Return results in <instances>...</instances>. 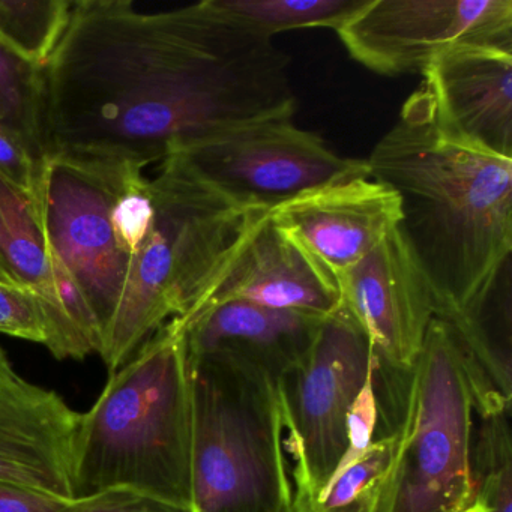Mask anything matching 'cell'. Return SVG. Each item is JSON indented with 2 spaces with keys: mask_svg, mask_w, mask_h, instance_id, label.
Instances as JSON below:
<instances>
[{
  "mask_svg": "<svg viewBox=\"0 0 512 512\" xmlns=\"http://www.w3.org/2000/svg\"><path fill=\"white\" fill-rule=\"evenodd\" d=\"M290 59L203 0L74 2L43 67L47 157L148 167L239 125L295 116Z\"/></svg>",
  "mask_w": 512,
  "mask_h": 512,
  "instance_id": "obj_1",
  "label": "cell"
},
{
  "mask_svg": "<svg viewBox=\"0 0 512 512\" xmlns=\"http://www.w3.org/2000/svg\"><path fill=\"white\" fill-rule=\"evenodd\" d=\"M365 164L400 199L397 230L434 317L470 349L490 347L485 310L512 251V158L452 130L421 85Z\"/></svg>",
  "mask_w": 512,
  "mask_h": 512,
  "instance_id": "obj_2",
  "label": "cell"
},
{
  "mask_svg": "<svg viewBox=\"0 0 512 512\" xmlns=\"http://www.w3.org/2000/svg\"><path fill=\"white\" fill-rule=\"evenodd\" d=\"M76 499L125 488L191 509V385L185 331L158 329L82 413Z\"/></svg>",
  "mask_w": 512,
  "mask_h": 512,
  "instance_id": "obj_3",
  "label": "cell"
},
{
  "mask_svg": "<svg viewBox=\"0 0 512 512\" xmlns=\"http://www.w3.org/2000/svg\"><path fill=\"white\" fill-rule=\"evenodd\" d=\"M149 187L151 230L101 346L110 374L158 329L193 310L245 233L266 214L230 202L182 155L161 161Z\"/></svg>",
  "mask_w": 512,
  "mask_h": 512,
  "instance_id": "obj_4",
  "label": "cell"
},
{
  "mask_svg": "<svg viewBox=\"0 0 512 512\" xmlns=\"http://www.w3.org/2000/svg\"><path fill=\"white\" fill-rule=\"evenodd\" d=\"M191 512H295L280 377L223 355H188Z\"/></svg>",
  "mask_w": 512,
  "mask_h": 512,
  "instance_id": "obj_5",
  "label": "cell"
},
{
  "mask_svg": "<svg viewBox=\"0 0 512 512\" xmlns=\"http://www.w3.org/2000/svg\"><path fill=\"white\" fill-rule=\"evenodd\" d=\"M487 406L472 359L433 317L397 397L391 460L362 512H466L475 505V415Z\"/></svg>",
  "mask_w": 512,
  "mask_h": 512,
  "instance_id": "obj_6",
  "label": "cell"
},
{
  "mask_svg": "<svg viewBox=\"0 0 512 512\" xmlns=\"http://www.w3.org/2000/svg\"><path fill=\"white\" fill-rule=\"evenodd\" d=\"M136 166L140 164L47 157L35 194L50 253L82 290L103 338L133 266L116 223V203Z\"/></svg>",
  "mask_w": 512,
  "mask_h": 512,
  "instance_id": "obj_7",
  "label": "cell"
},
{
  "mask_svg": "<svg viewBox=\"0 0 512 512\" xmlns=\"http://www.w3.org/2000/svg\"><path fill=\"white\" fill-rule=\"evenodd\" d=\"M371 368L367 337L340 308L280 377L293 481L310 488L317 500L346 451L347 418Z\"/></svg>",
  "mask_w": 512,
  "mask_h": 512,
  "instance_id": "obj_8",
  "label": "cell"
},
{
  "mask_svg": "<svg viewBox=\"0 0 512 512\" xmlns=\"http://www.w3.org/2000/svg\"><path fill=\"white\" fill-rule=\"evenodd\" d=\"M178 155L230 202L266 212L329 182L368 176L365 160L341 157L293 116L239 125Z\"/></svg>",
  "mask_w": 512,
  "mask_h": 512,
  "instance_id": "obj_9",
  "label": "cell"
},
{
  "mask_svg": "<svg viewBox=\"0 0 512 512\" xmlns=\"http://www.w3.org/2000/svg\"><path fill=\"white\" fill-rule=\"evenodd\" d=\"M337 35L374 73L422 76L458 46L512 49V0H368Z\"/></svg>",
  "mask_w": 512,
  "mask_h": 512,
  "instance_id": "obj_10",
  "label": "cell"
},
{
  "mask_svg": "<svg viewBox=\"0 0 512 512\" xmlns=\"http://www.w3.org/2000/svg\"><path fill=\"white\" fill-rule=\"evenodd\" d=\"M341 308L370 343L374 376L409 374L434 317L430 290L397 227L338 278Z\"/></svg>",
  "mask_w": 512,
  "mask_h": 512,
  "instance_id": "obj_11",
  "label": "cell"
},
{
  "mask_svg": "<svg viewBox=\"0 0 512 512\" xmlns=\"http://www.w3.org/2000/svg\"><path fill=\"white\" fill-rule=\"evenodd\" d=\"M80 421L82 413L22 376L0 347V482L76 499Z\"/></svg>",
  "mask_w": 512,
  "mask_h": 512,
  "instance_id": "obj_12",
  "label": "cell"
},
{
  "mask_svg": "<svg viewBox=\"0 0 512 512\" xmlns=\"http://www.w3.org/2000/svg\"><path fill=\"white\" fill-rule=\"evenodd\" d=\"M328 317L341 308L337 280L266 212L239 242L193 310L223 302Z\"/></svg>",
  "mask_w": 512,
  "mask_h": 512,
  "instance_id": "obj_13",
  "label": "cell"
},
{
  "mask_svg": "<svg viewBox=\"0 0 512 512\" xmlns=\"http://www.w3.org/2000/svg\"><path fill=\"white\" fill-rule=\"evenodd\" d=\"M269 215L338 281L398 226L401 211L394 190L361 176L305 191Z\"/></svg>",
  "mask_w": 512,
  "mask_h": 512,
  "instance_id": "obj_14",
  "label": "cell"
},
{
  "mask_svg": "<svg viewBox=\"0 0 512 512\" xmlns=\"http://www.w3.org/2000/svg\"><path fill=\"white\" fill-rule=\"evenodd\" d=\"M422 79L446 125L512 158V49L458 46L434 59Z\"/></svg>",
  "mask_w": 512,
  "mask_h": 512,
  "instance_id": "obj_15",
  "label": "cell"
},
{
  "mask_svg": "<svg viewBox=\"0 0 512 512\" xmlns=\"http://www.w3.org/2000/svg\"><path fill=\"white\" fill-rule=\"evenodd\" d=\"M325 319L232 301L173 320L185 331L188 355L230 356L281 377L308 352Z\"/></svg>",
  "mask_w": 512,
  "mask_h": 512,
  "instance_id": "obj_16",
  "label": "cell"
},
{
  "mask_svg": "<svg viewBox=\"0 0 512 512\" xmlns=\"http://www.w3.org/2000/svg\"><path fill=\"white\" fill-rule=\"evenodd\" d=\"M0 271L11 286L37 296L46 320V343L56 359L64 358L67 331L53 278L49 242L37 200L0 173Z\"/></svg>",
  "mask_w": 512,
  "mask_h": 512,
  "instance_id": "obj_17",
  "label": "cell"
},
{
  "mask_svg": "<svg viewBox=\"0 0 512 512\" xmlns=\"http://www.w3.org/2000/svg\"><path fill=\"white\" fill-rule=\"evenodd\" d=\"M368 0H211L212 7L248 31L274 40L281 32L326 28L335 32Z\"/></svg>",
  "mask_w": 512,
  "mask_h": 512,
  "instance_id": "obj_18",
  "label": "cell"
},
{
  "mask_svg": "<svg viewBox=\"0 0 512 512\" xmlns=\"http://www.w3.org/2000/svg\"><path fill=\"white\" fill-rule=\"evenodd\" d=\"M73 5L70 0H0V47L32 67H46Z\"/></svg>",
  "mask_w": 512,
  "mask_h": 512,
  "instance_id": "obj_19",
  "label": "cell"
},
{
  "mask_svg": "<svg viewBox=\"0 0 512 512\" xmlns=\"http://www.w3.org/2000/svg\"><path fill=\"white\" fill-rule=\"evenodd\" d=\"M0 128L16 137L37 163L47 158L43 130V68L0 47Z\"/></svg>",
  "mask_w": 512,
  "mask_h": 512,
  "instance_id": "obj_20",
  "label": "cell"
},
{
  "mask_svg": "<svg viewBox=\"0 0 512 512\" xmlns=\"http://www.w3.org/2000/svg\"><path fill=\"white\" fill-rule=\"evenodd\" d=\"M479 416V415H478ZM475 440L478 500L488 512H512V448L509 412L479 416Z\"/></svg>",
  "mask_w": 512,
  "mask_h": 512,
  "instance_id": "obj_21",
  "label": "cell"
},
{
  "mask_svg": "<svg viewBox=\"0 0 512 512\" xmlns=\"http://www.w3.org/2000/svg\"><path fill=\"white\" fill-rule=\"evenodd\" d=\"M374 368V358H373ZM373 368L362 386L358 397L353 401L352 409L347 418V446L338 463L337 469L332 473L331 479L326 484L322 494L331 487L332 482L343 475L349 467L358 463L365 454H367L370 446L374 442V433H376L377 424L380 419L379 400H377L376 391L373 385ZM320 494V496H322ZM319 496V497H320Z\"/></svg>",
  "mask_w": 512,
  "mask_h": 512,
  "instance_id": "obj_22",
  "label": "cell"
},
{
  "mask_svg": "<svg viewBox=\"0 0 512 512\" xmlns=\"http://www.w3.org/2000/svg\"><path fill=\"white\" fill-rule=\"evenodd\" d=\"M0 334L46 343L43 307L34 293L0 284Z\"/></svg>",
  "mask_w": 512,
  "mask_h": 512,
  "instance_id": "obj_23",
  "label": "cell"
},
{
  "mask_svg": "<svg viewBox=\"0 0 512 512\" xmlns=\"http://www.w3.org/2000/svg\"><path fill=\"white\" fill-rule=\"evenodd\" d=\"M64 512H191V509L137 491L115 488L74 499Z\"/></svg>",
  "mask_w": 512,
  "mask_h": 512,
  "instance_id": "obj_24",
  "label": "cell"
},
{
  "mask_svg": "<svg viewBox=\"0 0 512 512\" xmlns=\"http://www.w3.org/2000/svg\"><path fill=\"white\" fill-rule=\"evenodd\" d=\"M41 166L43 163H37L16 137L0 128V173L34 199L40 182Z\"/></svg>",
  "mask_w": 512,
  "mask_h": 512,
  "instance_id": "obj_25",
  "label": "cell"
},
{
  "mask_svg": "<svg viewBox=\"0 0 512 512\" xmlns=\"http://www.w3.org/2000/svg\"><path fill=\"white\" fill-rule=\"evenodd\" d=\"M71 502L34 488L0 482V512H64Z\"/></svg>",
  "mask_w": 512,
  "mask_h": 512,
  "instance_id": "obj_26",
  "label": "cell"
},
{
  "mask_svg": "<svg viewBox=\"0 0 512 512\" xmlns=\"http://www.w3.org/2000/svg\"><path fill=\"white\" fill-rule=\"evenodd\" d=\"M317 499L304 487H295V512H316Z\"/></svg>",
  "mask_w": 512,
  "mask_h": 512,
  "instance_id": "obj_27",
  "label": "cell"
},
{
  "mask_svg": "<svg viewBox=\"0 0 512 512\" xmlns=\"http://www.w3.org/2000/svg\"><path fill=\"white\" fill-rule=\"evenodd\" d=\"M466 512H488V509L479 500H476L475 505L470 506Z\"/></svg>",
  "mask_w": 512,
  "mask_h": 512,
  "instance_id": "obj_28",
  "label": "cell"
},
{
  "mask_svg": "<svg viewBox=\"0 0 512 512\" xmlns=\"http://www.w3.org/2000/svg\"><path fill=\"white\" fill-rule=\"evenodd\" d=\"M0 284H7V286H11L10 281L7 280V277H5L4 272L2 271H0Z\"/></svg>",
  "mask_w": 512,
  "mask_h": 512,
  "instance_id": "obj_29",
  "label": "cell"
}]
</instances>
